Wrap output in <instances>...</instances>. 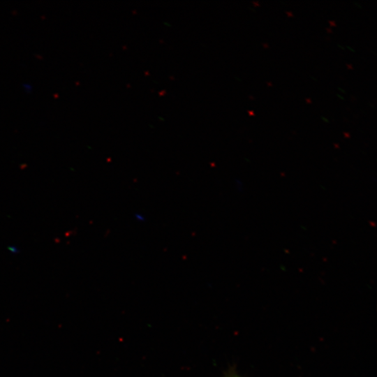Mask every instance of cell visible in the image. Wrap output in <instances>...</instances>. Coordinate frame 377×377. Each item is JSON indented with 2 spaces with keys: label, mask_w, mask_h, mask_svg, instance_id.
<instances>
[{
  "label": "cell",
  "mask_w": 377,
  "mask_h": 377,
  "mask_svg": "<svg viewBox=\"0 0 377 377\" xmlns=\"http://www.w3.org/2000/svg\"><path fill=\"white\" fill-rule=\"evenodd\" d=\"M227 377H239V376H238L237 375L235 374H230Z\"/></svg>",
  "instance_id": "1"
}]
</instances>
